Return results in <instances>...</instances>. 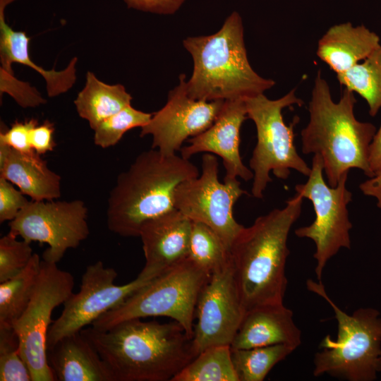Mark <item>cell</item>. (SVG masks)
<instances>
[{
	"label": "cell",
	"instance_id": "1",
	"mask_svg": "<svg viewBox=\"0 0 381 381\" xmlns=\"http://www.w3.org/2000/svg\"><path fill=\"white\" fill-rule=\"evenodd\" d=\"M80 332L98 352L112 381H171L197 356L193 338L175 321L135 318L108 330L91 326Z\"/></svg>",
	"mask_w": 381,
	"mask_h": 381
},
{
	"label": "cell",
	"instance_id": "2",
	"mask_svg": "<svg viewBox=\"0 0 381 381\" xmlns=\"http://www.w3.org/2000/svg\"><path fill=\"white\" fill-rule=\"evenodd\" d=\"M303 197L297 194L282 209H274L243 227L229 249V260L245 312L284 304L287 287V241L298 219Z\"/></svg>",
	"mask_w": 381,
	"mask_h": 381
},
{
	"label": "cell",
	"instance_id": "3",
	"mask_svg": "<svg viewBox=\"0 0 381 381\" xmlns=\"http://www.w3.org/2000/svg\"><path fill=\"white\" fill-rule=\"evenodd\" d=\"M356 103L354 92L346 88L339 101L334 102L327 82L320 71L318 72L308 105L309 122L301 133L302 152L322 157L331 187H335L351 169H359L368 177H373L368 155L376 127L356 119Z\"/></svg>",
	"mask_w": 381,
	"mask_h": 381
},
{
	"label": "cell",
	"instance_id": "4",
	"mask_svg": "<svg viewBox=\"0 0 381 381\" xmlns=\"http://www.w3.org/2000/svg\"><path fill=\"white\" fill-rule=\"evenodd\" d=\"M198 176L197 167L176 154L165 156L154 148L142 152L110 191L108 229L123 237L139 236L145 222L175 209L176 187Z\"/></svg>",
	"mask_w": 381,
	"mask_h": 381
},
{
	"label": "cell",
	"instance_id": "5",
	"mask_svg": "<svg viewBox=\"0 0 381 381\" xmlns=\"http://www.w3.org/2000/svg\"><path fill=\"white\" fill-rule=\"evenodd\" d=\"M183 44L193 60L187 90L194 99L245 100L263 94L275 84L252 68L244 44L242 19L236 11L228 16L216 33L189 37Z\"/></svg>",
	"mask_w": 381,
	"mask_h": 381
},
{
	"label": "cell",
	"instance_id": "6",
	"mask_svg": "<svg viewBox=\"0 0 381 381\" xmlns=\"http://www.w3.org/2000/svg\"><path fill=\"white\" fill-rule=\"evenodd\" d=\"M308 289L332 307L337 322L335 339L326 335L313 359V375H328L347 381H372L381 371V317L374 308H358L351 315L338 307L322 282L308 279Z\"/></svg>",
	"mask_w": 381,
	"mask_h": 381
},
{
	"label": "cell",
	"instance_id": "7",
	"mask_svg": "<svg viewBox=\"0 0 381 381\" xmlns=\"http://www.w3.org/2000/svg\"><path fill=\"white\" fill-rule=\"evenodd\" d=\"M210 275L187 258L155 277L91 325L105 331L127 320L164 316L181 325L193 338L198 298Z\"/></svg>",
	"mask_w": 381,
	"mask_h": 381
},
{
	"label": "cell",
	"instance_id": "8",
	"mask_svg": "<svg viewBox=\"0 0 381 381\" xmlns=\"http://www.w3.org/2000/svg\"><path fill=\"white\" fill-rule=\"evenodd\" d=\"M291 90L282 97L270 99L264 94L245 99L247 116L255 123L257 143L249 162L253 172L251 193L253 197L262 198L267 183L272 181L270 172L279 179L289 178L291 169L308 176L311 168L299 156L294 145L296 116L289 126L283 119L284 108L303 102Z\"/></svg>",
	"mask_w": 381,
	"mask_h": 381
},
{
	"label": "cell",
	"instance_id": "9",
	"mask_svg": "<svg viewBox=\"0 0 381 381\" xmlns=\"http://www.w3.org/2000/svg\"><path fill=\"white\" fill-rule=\"evenodd\" d=\"M322 171V159L315 154L308 181L295 186L297 194L312 202L315 213L314 222L296 229L295 234L299 238H309L315 243V272L318 282H322L328 261L341 248H351L352 228L347 209L352 198L346 186L348 173L341 176L335 187H331L325 183Z\"/></svg>",
	"mask_w": 381,
	"mask_h": 381
},
{
	"label": "cell",
	"instance_id": "10",
	"mask_svg": "<svg viewBox=\"0 0 381 381\" xmlns=\"http://www.w3.org/2000/svg\"><path fill=\"white\" fill-rule=\"evenodd\" d=\"M73 275L56 263L42 260L41 269L31 299L13 327L18 337L20 351L32 381H56L47 357V341L57 306L73 294Z\"/></svg>",
	"mask_w": 381,
	"mask_h": 381
},
{
	"label": "cell",
	"instance_id": "11",
	"mask_svg": "<svg viewBox=\"0 0 381 381\" xmlns=\"http://www.w3.org/2000/svg\"><path fill=\"white\" fill-rule=\"evenodd\" d=\"M218 166L214 155H203L201 174L176 187L174 207L191 221L210 227L229 252L234 240L244 227L235 220L233 207L247 192L241 188L237 179L220 182Z\"/></svg>",
	"mask_w": 381,
	"mask_h": 381
},
{
	"label": "cell",
	"instance_id": "12",
	"mask_svg": "<svg viewBox=\"0 0 381 381\" xmlns=\"http://www.w3.org/2000/svg\"><path fill=\"white\" fill-rule=\"evenodd\" d=\"M116 271L102 261L89 265L82 275L80 291L64 303L60 316L52 323L47 341V349L68 335L80 332L109 310L123 303L136 291L158 275L142 271L131 282L116 285Z\"/></svg>",
	"mask_w": 381,
	"mask_h": 381
},
{
	"label": "cell",
	"instance_id": "13",
	"mask_svg": "<svg viewBox=\"0 0 381 381\" xmlns=\"http://www.w3.org/2000/svg\"><path fill=\"white\" fill-rule=\"evenodd\" d=\"M87 217V208L80 200H31L9 222V232L30 243H47L42 260L57 264L68 249L88 237Z\"/></svg>",
	"mask_w": 381,
	"mask_h": 381
},
{
	"label": "cell",
	"instance_id": "14",
	"mask_svg": "<svg viewBox=\"0 0 381 381\" xmlns=\"http://www.w3.org/2000/svg\"><path fill=\"white\" fill-rule=\"evenodd\" d=\"M245 313L229 260L210 275L199 294L193 336L196 355L213 346H230Z\"/></svg>",
	"mask_w": 381,
	"mask_h": 381
},
{
	"label": "cell",
	"instance_id": "15",
	"mask_svg": "<svg viewBox=\"0 0 381 381\" xmlns=\"http://www.w3.org/2000/svg\"><path fill=\"white\" fill-rule=\"evenodd\" d=\"M225 100L207 102L189 97L186 75L168 95L166 104L154 113L141 128L140 136H152V148L171 156L181 150L183 142L207 130L215 121Z\"/></svg>",
	"mask_w": 381,
	"mask_h": 381
},
{
	"label": "cell",
	"instance_id": "16",
	"mask_svg": "<svg viewBox=\"0 0 381 381\" xmlns=\"http://www.w3.org/2000/svg\"><path fill=\"white\" fill-rule=\"evenodd\" d=\"M248 118L244 99L225 100L214 123L205 131L188 140L189 145L181 149V156L189 159L200 152L220 157L226 169L225 180L238 177L248 181L253 172L242 162L240 152V130Z\"/></svg>",
	"mask_w": 381,
	"mask_h": 381
},
{
	"label": "cell",
	"instance_id": "17",
	"mask_svg": "<svg viewBox=\"0 0 381 381\" xmlns=\"http://www.w3.org/2000/svg\"><path fill=\"white\" fill-rule=\"evenodd\" d=\"M192 224L176 209L145 222L139 233L145 258L141 271L159 275L187 258Z\"/></svg>",
	"mask_w": 381,
	"mask_h": 381
},
{
	"label": "cell",
	"instance_id": "18",
	"mask_svg": "<svg viewBox=\"0 0 381 381\" xmlns=\"http://www.w3.org/2000/svg\"><path fill=\"white\" fill-rule=\"evenodd\" d=\"M301 344V332L293 311L280 304L246 311L230 346L239 349L288 344L297 349Z\"/></svg>",
	"mask_w": 381,
	"mask_h": 381
},
{
	"label": "cell",
	"instance_id": "19",
	"mask_svg": "<svg viewBox=\"0 0 381 381\" xmlns=\"http://www.w3.org/2000/svg\"><path fill=\"white\" fill-rule=\"evenodd\" d=\"M47 361L58 381H112L92 343L80 332L64 337L47 351Z\"/></svg>",
	"mask_w": 381,
	"mask_h": 381
},
{
	"label": "cell",
	"instance_id": "20",
	"mask_svg": "<svg viewBox=\"0 0 381 381\" xmlns=\"http://www.w3.org/2000/svg\"><path fill=\"white\" fill-rule=\"evenodd\" d=\"M380 45L375 32L363 25L354 27L347 22L327 30L318 41L316 54L339 74L363 61Z\"/></svg>",
	"mask_w": 381,
	"mask_h": 381
},
{
	"label": "cell",
	"instance_id": "21",
	"mask_svg": "<svg viewBox=\"0 0 381 381\" xmlns=\"http://www.w3.org/2000/svg\"><path fill=\"white\" fill-rule=\"evenodd\" d=\"M14 0H0V57L1 72L13 74L11 64L20 63L35 69L46 81L47 92L49 97H55L67 92L74 84L77 58H73L67 67L60 71H47L35 64L28 52L30 40L25 32L13 30L6 23L4 9Z\"/></svg>",
	"mask_w": 381,
	"mask_h": 381
},
{
	"label": "cell",
	"instance_id": "22",
	"mask_svg": "<svg viewBox=\"0 0 381 381\" xmlns=\"http://www.w3.org/2000/svg\"><path fill=\"white\" fill-rule=\"evenodd\" d=\"M0 176L32 200H52L61 196V176L35 151L22 152L12 149L0 166Z\"/></svg>",
	"mask_w": 381,
	"mask_h": 381
},
{
	"label": "cell",
	"instance_id": "23",
	"mask_svg": "<svg viewBox=\"0 0 381 381\" xmlns=\"http://www.w3.org/2000/svg\"><path fill=\"white\" fill-rule=\"evenodd\" d=\"M131 99L122 85L106 84L88 71L85 85L74 104L78 115L95 130L102 121L130 105Z\"/></svg>",
	"mask_w": 381,
	"mask_h": 381
},
{
	"label": "cell",
	"instance_id": "24",
	"mask_svg": "<svg viewBox=\"0 0 381 381\" xmlns=\"http://www.w3.org/2000/svg\"><path fill=\"white\" fill-rule=\"evenodd\" d=\"M41 262L39 255L34 253L21 272L0 282V325L13 327L26 309L37 284Z\"/></svg>",
	"mask_w": 381,
	"mask_h": 381
},
{
	"label": "cell",
	"instance_id": "25",
	"mask_svg": "<svg viewBox=\"0 0 381 381\" xmlns=\"http://www.w3.org/2000/svg\"><path fill=\"white\" fill-rule=\"evenodd\" d=\"M339 84L361 96L375 116L381 109V44L363 61L337 74Z\"/></svg>",
	"mask_w": 381,
	"mask_h": 381
},
{
	"label": "cell",
	"instance_id": "26",
	"mask_svg": "<svg viewBox=\"0 0 381 381\" xmlns=\"http://www.w3.org/2000/svg\"><path fill=\"white\" fill-rule=\"evenodd\" d=\"M171 381H239L229 345H217L200 352Z\"/></svg>",
	"mask_w": 381,
	"mask_h": 381
},
{
	"label": "cell",
	"instance_id": "27",
	"mask_svg": "<svg viewBox=\"0 0 381 381\" xmlns=\"http://www.w3.org/2000/svg\"><path fill=\"white\" fill-rule=\"evenodd\" d=\"M296 349L288 344L231 349V359L239 381H262L275 365Z\"/></svg>",
	"mask_w": 381,
	"mask_h": 381
},
{
	"label": "cell",
	"instance_id": "28",
	"mask_svg": "<svg viewBox=\"0 0 381 381\" xmlns=\"http://www.w3.org/2000/svg\"><path fill=\"white\" fill-rule=\"evenodd\" d=\"M188 258L211 274L229 263V252L210 227L193 222Z\"/></svg>",
	"mask_w": 381,
	"mask_h": 381
},
{
	"label": "cell",
	"instance_id": "29",
	"mask_svg": "<svg viewBox=\"0 0 381 381\" xmlns=\"http://www.w3.org/2000/svg\"><path fill=\"white\" fill-rule=\"evenodd\" d=\"M152 114L128 105L102 121L95 130L94 143L102 148L116 145L128 131L145 126Z\"/></svg>",
	"mask_w": 381,
	"mask_h": 381
},
{
	"label": "cell",
	"instance_id": "30",
	"mask_svg": "<svg viewBox=\"0 0 381 381\" xmlns=\"http://www.w3.org/2000/svg\"><path fill=\"white\" fill-rule=\"evenodd\" d=\"M32 381L12 326L0 325V381Z\"/></svg>",
	"mask_w": 381,
	"mask_h": 381
},
{
	"label": "cell",
	"instance_id": "31",
	"mask_svg": "<svg viewBox=\"0 0 381 381\" xmlns=\"http://www.w3.org/2000/svg\"><path fill=\"white\" fill-rule=\"evenodd\" d=\"M30 243L19 241L11 232L0 239V282H3L21 272L29 263L32 255Z\"/></svg>",
	"mask_w": 381,
	"mask_h": 381
},
{
	"label": "cell",
	"instance_id": "32",
	"mask_svg": "<svg viewBox=\"0 0 381 381\" xmlns=\"http://www.w3.org/2000/svg\"><path fill=\"white\" fill-rule=\"evenodd\" d=\"M30 201L13 184L0 176V222L12 221Z\"/></svg>",
	"mask_w": 381,
	"mask_h": 381
},
{
	"label": "cell",
	"instance_id": "33",
	"mask_svg": "<svg viewBox=\"0 0 381 381\" xmlns=\"http://www.w3.org/2000/svg\"><path fill=\"white\" fill-rule=\"evenodd\" d=\"M38 124L37 120L31 119L24 121H15L8 129L1 128L0 141L12 149L22 152L33 151L30 145V134L32 128Z\"/></svg>",
	"mask_w": 381,
	"mask_h": 381
},
{
	"label": "cell",
	"instance_id": "34",
	"mask_svg": "<svg viewBox=\"0 0 381 381\" xmlns=\"http://www.w3.org/2000/svg\"><path fill=\"white\" fill-rule=\"evenodd\" d=\"M54 133V123L49 121L35 126L30 134V145L33 151L40 155L52 151L56 146Z\"/></svg>",
	"mask_w": 381,
	"mask_h": 381
},
{
	"label": "cell",
	"instance_id": "35",
	"mask_svg": "<svg viewBox=\"0 0 381 381\" xmlns=\"http://www.w3.org/2000/svg\"><path fill=\"white\" fill-rule=\"evenodd\" d=\"M128 8L157 14L176 13L186 0H123Z\"/></svg>",
	"mask_w": 381,
	"mask_h": 381
},
{
	"label": "cell",
	"instance_id": "36",
	"mask_svg": "<svg viewBox=\"0 0 381 381\" xmlns=\"http://www.w3.org/2000/svg\"><path fill=\"white\" fill-rule=\"evenodd\" d=\"M368 163L374 177L381 171V124L370 145Z\"/></svg>",
	"mask_w": 381,
	"mask_h": 381
},
{
	"label": "cell",
	"instance_id": "37",
	"mask_svg": "<svg viewBox=\"0 0 381 381\" xmlns=\"http://www.w3.org/2000/svg\"><path fill=\"white\" fill-rule=\"evenodd\" d=\"M360 189L365 195L375 197L377 200V207L381 208V171L362 183Z\"/></svg>",
	"mask_w": 381,
	"mask_h": 381
}]
</instances>
